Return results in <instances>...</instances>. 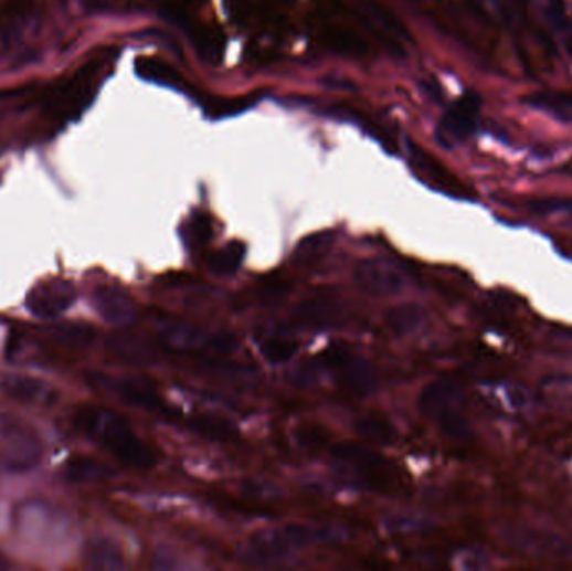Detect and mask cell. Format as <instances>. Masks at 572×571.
<instances>
[{
    "mask_svg": "<svg viewBox=\"0 0 572 571\" xmlns=\"http://www.w3.org/2000/svg\"><path fill=\"white\" fill-rule=\"evenodd\" d=\"M246 246L242 242H230L210 258V271L216 277H230L236 274L245 260Z\"/></svg>",
    "mask_w": 572,
    "mask_h": 571,
    "instance_id": "4316f807",
    "label": "cell"
},
{
    "mask_svg": "<svg viewBox=\"0 0 572 571\" xmlns=\"http://www.w3.org/2000/svg\"><path fill=\"white\" fill-rule=\"evenodd\" d=\"M74 424L126 466L135 469H151L156 466L155 451L142 443L128 421L116 412L99 405H81L74 414Z\"/></svg>",
    "mask_w": 572,
    "mask_h": 571,
    "instance_id": "6da1fadb",
    "label": "cell"
},
{
    "mask_svg": "<svg viewBox=\"0 0 572 571\" xmlns=\"http://www.w3.org/2000/svg\"><path fill=\"white\" fill-rule=\"evenodd\" d=\"M356 433L362 440L380 444V446L395 443L396 440V430L393 427V424L386 417L379 414L363 415V417L357 420Z\"/></svg>",
    "mask_w": 572,
    "mask_h": 571,
    "instance_id": "484cf974",
    "label": "cell"
},
{
    "mask_svg": "<svg viewBox=\"0 0 572 571\" xmlns=\"http://www.w3.org/2000/svg\"><path fill=\"white\" fill-rule=\"evenodd\" d=\"M507 537H509L512 547L528 551V553L548 554V557L571 554V547H569L568 541L555 537V535L519 528V530H510Z\"/></svg>",
    "mask_w": 572,
    "mask_h": 571,
    "instance_id": "e0dca14e",
    "label": "cell"
},
{
    "mask_svg": "<svg viewBox=\"0 0 572 571\" xmlns=\"http://www.w3.org/2000/svg\"><path fill=\"white\" fill-rule=\"evenodd\" d=\"M106 349L119 362L131 368H151L159 360L158 347L138 332L131 330H116L106 339Z\"/></svg>",
    "mask_w": 572,
    "mask_h": 571,
    "instance_id": "4fadbf2b",
    "label": "cell"
},
{
    "mask_svg": "<svg viewBox=\"0 0 572 571\" xmlns=\"http://www.w3.org/2000/svg\"><path fill=\"white\" fill-rule=\"evenodd\" d=\"M211 236H213V225H211L208 216H194V219L191 220L190 229H188V240H190L191 246L200 249V246L210 243Z\"/></svg>",
    "mask_w": 572,
    "mask_h": 571,
    "instance_id": "d6a6232c",
    "label": "cell"
},
{
    "mask_svg": "<svg viewBox=\"0 0 572 571\" xmlns=\"http://www.w3.org/2000/svg\"><path fill=\"white\" fill-rule=\"evenodd\" d=\"M415 163H417L419 173H421L422 178H425V181H427L431 187H434L435 190L444 191V193L455 198H473L469 188H467L463 181L457 180L454 175L448 173L432 156L421 152Z\"/></svg>",
    "mask_w": 572,
    "mask_h": 571,
    "instance_id": "ac0fdd59",
    "label": "cell"
},
{
    "mask_svg": "<svg viewBox=\"0 0 572 571\" xmlns=\"http://www.w3.org/2000/svg\"><path fill=\"white\" fill-rule=\"evenodd\" d=\"M539 14L549 28L564 39L565 49L572 56V19L565 0H538Z\"/></svg>",
    "mask_w": 572,
    "mask_h": 571,
    "instance_id": "603a6c76",
    "label": "cell"
},
{
    "mask_svg": "<svg viewBox=\"0 0 572 571\" xmlns=\"http://www.w3.org/2000/svg\"><path fill=\"white\" fill-rule=\"evenodd\" d=\"M522 101L536 112L545 113L558 121L572 123V91H536Z\"/></svg>",
    "mask_w": 572,
    "mask_h": 571,
    "instance_id": "d6986e66",
    "label": "cell"
},
{
    "mask_svg": "<svg viewBox=\"0 0 572 571\" xmlns=\"http://www.w3.org/2000/svg\"><path fill=\"white\" fill-rule=\"evenodd\" d=\"M49 339L60 343V346L70 347V349H84L91 346L94 340V329L86 324L77 322H60L49 326L45 329Z\"/></svg>",
    "mask_w": 572,
    "mask_h": 571,
    "instance_id": "cb8c5ba5",
    "label": "cell"
},
{
    "mask_svg": "<svg viewBox=\"0 0 572 571\" xmlns=\"http://www.w3.org/2000/svg\"><path fill=\"white\" fill-rule=\"evenodd\" d=\"M77 290L66 278H49L32 287L25 307L39 319H55L70 310L76 302Z\"/></svg>",
    "mask_w": 572,
    "mask_h": 571,
    "instance_id": "8fae6325",
    "label": "cell"
},
{
    "mask_svg": "<svg viewBox=\"0 0 572 571\" xmlns=\"http://www.w3.org/2000/svg\"><path fill=\"white\" fill-rule=\"evenodd\" d=\"M564 207V201L562 200H536L532 201L531 208L532 212L541 213V215H545V213L558 212L561 208Z\"/></svg>",
    "mask_w": 572,
    "mask_h": 571,
    "instance_id": "8d00e7d4",
    "label": "cell"
},
{
    "mask_svg": "<svg viewBox=\"0 0 572 571\" xmlns=\"http://www.w3.org/2000/svg\"><path fill=\"white\" fill-rule=\"evenodd\" d=\"M0 447L6 466L12 472H31L41 463V437L18 415L0 414Z\"/></svg>",
    "mask_w": 572,
    "mask_h": 571,
    "instance_id": "8992f818",
    "label": "cell"
},
{
    "mask_svg": "<svg viewBox=\"0 0 572 571\" xmlns=\"http://www.w3.org/2000/svg\"><path fill=\"white\" fill-rule=\"evenodd\" d=\"M136 67H138L139 76L152 81V83L168 84V86L180 84L181 77L165 61L156 60V57H139Z\"/></svg>",
    "mask_w": 572,
    "mask_h": 571,
    "instance_id": "4dcf8cb0",
    "label": "cell"
},
{
    "mask_svg": "<svg viewBox=\"0 0 572 571\" xmlns=\"http://www.w3.org/2000/svg\"><path fill=\"white\" fill-rule=\"evenodd\" d=\"M8 564H6L4 558L0 557V568H6Z\"/></svg>",
    "mask_w": 572,
    "mask_h": 571,
    "instance_id": "74e56055",
    "label": "cell"
},
{
    "mask_svg": "<svg viewBox=\"0 0 572 571\" xmlns=\"http://www.w3.org/2000/svg\"><path fill=\"white\" fill-rule=\"evenodd\" d=\"M297 440L301 446L317 450L327 443V433L320 426H304L298 430Z\"/></svg>",
    "mask_w": 572,
    "mask_h": 571,
    "instance_id": "d590c367",
    "label": "cell"
},
{
    "mask_svg": "<svg viewBox=\"0 0 572 571\" xmlns=\"http://www.w3.org/2000/svg\"><path fill=\"white\" fill-rule=\"evenodd\" d=\"M35 12V0H4L0 9V28L8 34H21Z\"/></svg>",
    "mask_w": 572,
    "mask_h": 571,
    "instance_id": "d4e9b609",
    "label": "cell"
},
{
    "mask_svg": "<svg viewBox=\"0 0 572 571\" xmlns=\"http://www.w3.org/2000/svg\"><path fill=\"white\" fill-rule=\"evenodd\" d=\"M333 233H317L308 236L304 242L298 243L295 260L298 264H314L317 260L324 258L328 250L333 245Z\"/></svg>",
    "mask_w": 572,
    "mask_h": 571,
    "instance_id": "f546056e",
    "label": "cell"
},
{
    "mask_svg": "<svg viewBox=\"0 0 572 571\" xmlns=\"http://www.w3.org/2000/svg\"><path fill=\"white\" fill-rule=\"evenodd\" d=\"M100 71V64H91L84 67L81 74H77L73 81L67 83L60 93H55L51 97L47 106V113L52 118L67 119L80 115L81 109L86 108L93 89L96 86L97 73Z\"/></svg>",
    "mask_w": 572,
    "mask_h": 571,
    "instance_id": "7c38bea8",
    "label": "cell"
},
{
    "mask_svg": "<svg viewBox=\"0 0 572 571\" xmlns=\"http://www.w3.org/2000/svg\"><path fill=\"white\" fill-rule=\"evenodd\" d=\"M320 360L324 368L331 372L335 381L352 394L366 398L379 389L380 379L375 366L366 357L352 352L349 347H328L321 353Z\"/></svg>",
    "mask_w": 572,
    "mask_h": 571,
    "instance_id": "277c9868",
    "label": "cell"
},
{
    "mask_svg": "<svg viewBox=\"0 0 572 571\" xmlns=\"http://www.w3.org/2000/svg\"><path fill=\"white\" fill-rule=\"evenodd\" d=\"M0 389L8 398L22 404L51 408L60 399V392L55 391L49 382L31 376L9 374L0 381Z\"/></svg>",
    "mask_w": 572,
    "mask_h": 571,
    "instance_id": "9a60e30c",
    "label": "cell"
},
{
    "mask_svg": "<svg viewBox=\"0 0 572 571\" xmlns=\"http://www.w3.org/2000/svg\"><path fill=\"white\" fill-rule=\"evenodd\" d=\"M84 563L91 570L118 571L125 568V554L114 541L99 538L87 543L84 550Z\"/></svg>",
    "mask_w": 572,
    "mask_h": 571,
    "instance_id": "7402d4cb",
    "label": "cell"
},
{
    "mask_svg": "<svg viewBox=\"0 0 572 571\" xmlns=\"http://www.w3.org/2000/svg\"><path fill=\"white\" fill-rule=\"evenodd\" d=\"M288 294H290V284L278 277L268 278L258 288L259 298L266 304L282 302Z\"/></svg>",
    "mask_w": 572,
    "mask_h": 571,
    "instance_id": "836d02e7",
    "label": "cell"
},
{
    "mask_svg": "<svg viewBox=\"0 0 572 571\" xmlns=\"http://www.w3.org/2000/svg\"><path fill=\"white\" fill-rule=\"evenodd\" d=\"M89 384L99 391L113 394L129 408L142 409V411L156 412V414L169 415L168 405L162 402L161 395L156 391L151 382L141 378L129 376H109L93 372L89 376Z\"/></svg>",
    "mask_w": 572,
    "mask_h": 571,
    "instance_id": "52a82bcc",
    "label": "cell"
},
{
    "mask_svg": "<svg viewBox=\"0 0 572 571\" xmlns=\"http://www.w3.org/2000/svg\"><path fill=\"white\" fill-rule=\"evenodd\" d=\"M356 284L372 297H393L409 285V274L389 258H366L356 267Z\"/></svg>",
    "mask_w": 572,
    "mask_h": 571,
    "instance_id": "ba28073f",
    "label": "cell"
},
{
    "mask_svg": "<svg viewBox=\"0 0 572 571\" xmlns=\"http://www.w3.org/2000/svg\"><path fill=\"white\" fill-rule=\"evenodd\" d=\"M253 101L246 99H221L214 101L211 106H208V113H213L214 118H223V116H232L235 113L243 112V109L252 106Z\"/></svg>",
    "mask_w": 572,
    "mask_h": 571,
    "instance_id": "e575fe53",
    "label": "cell"
},
{
    "mask_svg": "<svg viewBox=\"0 0 572 571\" xmlns=\"http://www.w3.org/2000/svg\"><path fill=\"white\" fill-rule=\"evenodd\" d=\"M187 426L198 436L216 441V443H226V441L236 440V436H239L235 423L226 420L223 415L208 414V412L190 415Z\"/></svg>",
    "mask_w": 572,
    "mask_h": 571,
    "instance_id": "44dd1931",
    "label": "cell"
},
{
    "mask_svg": "<svg viewBox=\"0 0 572 571\" xmlns=\"http://www.w3.org/2000/svg\"><path fill=\"white\" fill-rule=\"evenodd\" d=\"M419 405L447 436L459 441L473 437L469 421L464 415L463 395L454 382L441 379L425 385L419 395Z\"/></svg>",
    "mask_w": 572,
    "mask_h": 571,
    "instance_id": "3957f363",
    "label": "cell"
},
{
    "mask_svg": "<svg viewBox=\"0 0 572 571\" xmlns=\"http://www.w3.org/2000/svg\"><path fill=\"white\" fill-rule=\"evenodd\" d=\"M259 352L269 363H285L297 353L298 346L292 337L282 332L268 334L258 343Z\"/></svg>",
    "mask_w": 572,
    "mask_h": 571,
    "instance_id": "83f0119b",
    "label": "cell"
},
{
    "mask_svg": "<svg viewBox=\"0 0 572 571\" xmlns=\"http://www.w3.org/2000/svg\"><path fill=\"white\" fill-rule=\"evenodd\" d=\"M94 307L110 326H131L138 319V308L126 292L119 288L97 287L94 292Z\"/></svg>",
    "mask_w": 572,
    "mask_h": 571,
    "instance_id": "2e32d148",
    "label": "cell"
},
{
    "mask_svg": "<svg viewBox=\"0 0 572 571\" xmlns=\"http://www.w3.org/2000/svg\"><path fill=\"white\" fill-rule=\"evenodd\" d=\"M158 342L169 352L214 353V356H230L239 349V339L230 332L210 334L188 324H165L159 327Z\"/></svg>",
    "mask_w": 572,
    "mask_h": 571,
    "instance_id": "5b68a950",
    "label": "cell"
},
{
    "mask_svg": "<svg viewBox=\"0 0 572 571\" xmlns=\"http://www.w3.org/2000/svg\"><path fill=\"white\" fill-rule=\"evenodd\" d=\"M321 369H324V363L320 359L305 360V362L298 363L297 368L292 369L288 382L297 388H311L320 379Z\"/></svg>",
    "mask_w": 572,
    "mask_h": 571,
    "instance_id": "1f68e13d",
    "label": "cell"
},
{
    "mask_svg": "<svg viewBox=\"0 0 572 571\" xmlns=\"http://www.w3.org/2000/svg\"><path fill=\"white\" fill-rule=\"evenodd\" d=\"M346 310L335 298L318 295L295 307L292 320L295 326L307 330L338 329L346 322Z\"/></svg>",
    "mask_w": 572,
    "mask_h": 571,
    "instance_id": "5bb4252c",
    "label": "cell"
},
{
    "mask_svg": "<svg viewBox=\"0 0 572 571\" xmlns=\"http://www.w3.org/2000/svg\"><path fill=\"white\" fill-rule=\"evenodd\" d=\"M330 453L338 463L356 469L357 475L372 488L380 489L389 485L390 461H386L382 454L373 453L372 450L359 443L335 444Z\"/></svg>",
    "mask_w": 572,
    "mask_h": 571,
    "instance_id": "30bf717a",
    "label": "cell"
},
{
    "mask_svg": "<svg viewBox=\"0 0 572 571\" xmlns=\"http://www.w3.org/2000/svg\"><path fill=\"white\" fill-rule=\"evenodd\" d=\"M346 533L340 528L292 524L258 531L250 538L240 558L250 567L272 568L282 563L286 554L315 544L340 543Z\"/></svg>",
    "mask_w": 572,
    "mask_h": 571,
    "instance_id": "7a4b0ae2",
    "label": "cell"
},
{
    "mask_svg": "<svg viewBox=\"0 0 572 571\" xmlns=\"http://www.w3.org/2000/svg\"><path fill=\"white\" fill-rule=\"evenodd\" d=\"M480 96L474 91H467L452 104L438 125V141L444 146H455L467 141L479 126Z\"/></svg>",
    "mask_w": 572,
    "mask_h": 571,
    "instance_id": "9c48e42d",
    "label": "cell"
},
{
    "mask_svg": "<svg viewBox=\"0 0 572 571\" xmlns=\"http://www.w3.org/2000/svg\"><path fill=\"white\" fill-rule=\"evenodd\" d=\"M427 320V311L417 304L393 305L385 314V324L390 332L400 337L414 336L424 329Z\"/></svg>",
    "mask_w": 572,
    "mask_h": 571,
    "instance_id": "ffe728a7",
    "label": "cell"
},
{
    "mask_svg": "<svg viewBox=\"0 0 572 571\" xmlns=\"http://www.w3.org/2000/svg\"><path fill=\"white\" fill-rule=\"evenodd\" d=\"M66 475L74 483H97L109 478L113 473L109 467L89 457H76L67 463Z\"/></svg>",
    "mask_w": 572,
    "mask_h": 571,
    "instance_id": "f1b7e54d",
    "label": "cell"
}]
</instances>
